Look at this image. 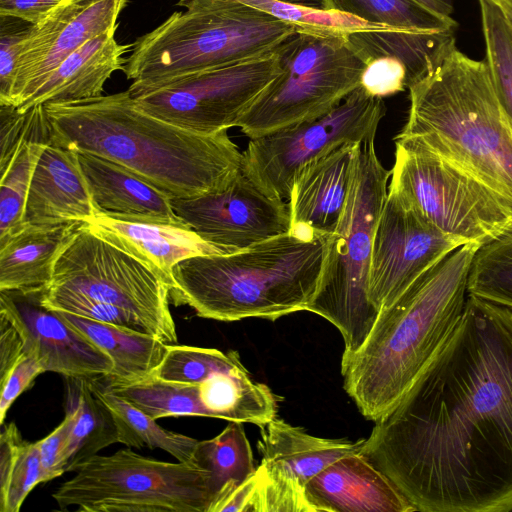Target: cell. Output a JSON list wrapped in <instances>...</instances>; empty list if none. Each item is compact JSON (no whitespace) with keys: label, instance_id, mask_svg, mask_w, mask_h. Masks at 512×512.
<instances>
[{"label":"cell","instance_id":"1","mask_svg":"<svg viewBox=\"0 0 512 512\" xmlns=\"http://www.w3.org/2000/svg\"><path fill=\"white\" fill-rule=\"evenodd\" d=\"M364 441L416 511H512V309L469 294L444 345Z\"/></svg>","mask_w":512,"mask_h":512},{"label":"cell","instance_id":"2","mask_svg":"<svg viewBox=\"0 0 512 512\" xmlns=\"http://www.w3.org/2000/svg\"><path fill=\"white\" fill-rule=\"evenodd\" d=\"M45 109L50 145L118 163L172 199L223 189L241 171L243 153L228 130L174 125L140 109L128 90Z\"/></svg>","mask_w":512,"mask_h":512},{"label":"cell","instance_id":"3","mask_svg":"<svg viewBox=\"0 0 512 512\" xmlns=\"http://www.w3.org/2000/svg\"><path fill=\"white\" fill-rule=\"evenodd\" d=\"M479 244L453 251L379 311L364 343L342 356L346 393L368 420L392 409L432 361L458 324Z\"/></svg>","mask_w":512,"mask_h":512},{"label":"cell","instance_id":"4","mask_svg":"<svg viewBox=\"0 0 512 512\" xmlns=\"http://www.w3.org/2000/svg\"><path fill=\"white\" fill-rule=\"evenodd\" d=\"M329 237L304 240L287 232L233 253L186 258L173 267L170 300L199 317L226 322L306 311Z\"/></svg>","mask_w":512,"mask_h":512},{"label":"cell","instance_id":"5","mask_svg":"<svg viewBox=\"0 0 512 512\" xmlns=\"http://www.w3.org/2000/svg\"><path fill=\"white\" fill-rule=\"evenodd\" d=\"M407 88L410 107L399 135L419 138L512 200V120L486 61L455 45Z\"/></svg>","mask_w":512,"mask_h":512},{"label":"cell","instance_id":"6","mask_svg":"<svg viewBox=\"0 0 512 512\" xmlns=\"http://www.w3.org/2000/svg\"><path fill=\"white\" fill-rule=\"evenodd\" d=\"M172 13L132 43L123 72L155 83L268 55L298 26L238 0H179Z\"/></svg>","mask_w":512,"mask_h":512},{"label":"cell","instance_id":"7","mask_svg":"<svg viewBox=\"0 0 512 512\" xmlns=\"http://www.w3.org/2000/svg\"><path fill=\"white\" fill-rule=\"evenodd\" d=\"M390 175L376 153L374 139L363 141L343 213L329 237L318 289L306 309L340 331L342 356L361 347L379 314L368 297L369 272L374 231Z\"/></svg>","mask_w":512,"mask_h":512},{"label":"cell","instance_id":"8","mask_svg":"<svg viewBox=\"0 0 512 512\" xmlns=\"http://www.w3.org/2000/svg\"><path fill=\"white\" fill-rule=\"evenodd\" d=\"M276 53L280 75L237 125L250 139L319 118L360 86L365 63L346 33L298 27Z\"/></svg>","mask_w":512,"mask_h":512},{"label":"cell","instance_id":"9","mask_svg":"<svg viewBox=\"0 0 512 512\" xmlns=\"http://www.w3.org/2000/svg\"><path fill=\"white\" fill-rule=\"evenodd\" d=\"M388 189L437 229L463 244L485 243L512 229V200L414 136L397 135Z\"/></svg>","mask_w":512,"mask_h":512},{"label":"cell","instance_id":"10","mask_svg":"<svg viewBox=\"0 0 512 512\" xmlns=\"http://www.w3.org/2000/svg\"><path fill=\"white\" fill-rule=\"evenodd\" d=\"M52 494L61 510L208 512L216 498L210 474L193 463L147 458L131 449L94 455Z\"/></svg>","mask_w":512,"mask_h":512},{"label":"cell","instance_id":"11","mask_svg":"<svg viewBox=\"0 0 512 512\" xmlns=\"http://www.w3.org/2000/svg\"><path fill=\"white\" fill-rule=\"evenodd\" d=\"M45 289L117 306L165 343L177 342L168 285L143 262L95 234L85 223L58 257Z\"/></svg>","mask_w":512,"mask_h":512},{"label":"cell","instance_id":"12","mask_svg":"<svg viewBox=\"0 0 512 512\" xmlns=\"http://www.w3.org/2000/svg\"><path fill=\"white\" fill-rule=\"evenodd\" d=\"M280 73L275 50L160 82H132L128 92L140 109L155 117L196 133L213 134L237 126Z\"/></svg>","mask_w":512,"mask_h":512},{"label":"cell","instance_id":"13","mask_svg":"<svg viewBox=\"0 0 512 512\" xmlns=\"http://www.w3.org/2000/svg\"><path fill=\"white\" fill-rule=\"evenodd\" d=\"M385 113L383 99L359 86L319 118L250 139L241 170L267 195L287 201L304 165L339 145L375 139Z\"/></svg>","mask_w":512,"mask_h":512},{"label":"cell","instance_id":"14","mask_svg":"<svg viewBox=\"0 0 512 512\" xmlns=\"http://www.w3.org/2000/svg\"><path fill=\"white\" fill-rule=\"evenodd\" d=\"M463 245L388 189L374 231L368 286L371 303L378 311L388 307L417 279Z\"/></svg>","mask_w":512,"mask_h":512},{"label":"cell","instance_id":"15","mask_svg":"<svg viewBox=\"0 0 512 512\" xmlns=\"http://www.w3.org/2000/svg\"><path fill=\"white\" fill-rule=\"evenodd\" d=\"M174 212L223 254L249 248L290 230L288 202L267 195L242 170L225 188L173 198Z\"/></svg>","mask_w":512,"mask_h":512},{"label":"cell","instance_id":"16","mask_svg":"<svg viewBox=\"0 0 512 512\" xmlns=\"http://www.w3.org/2000/svg\"><path fill=\"white\" fill-rule=\"evenodd\" d=\"M127 0H65L22 42L11 106L19 107L46 77L88 40L117 26Z\"/></svg>","mask_w":512,"mask_h":512},{"label":"cell","instance_id":"17","mask_svg":"<svg viewBox=\"0 0 512 512\" xmlns=\"http://www.w3.org/2000/svg\"><path fill=\"white\" fill-rule=\"evenodd\" d=\"M43 289L0 291V314L18 330L24 351L35 357L45 372L64 377L108 375L113 367L110 357L42 303Z\"/></svg>","mask_w":512,"mask_h":512},{"label":"cell","instance_id":"18","mask_svg":"<svg viewBox=\"0 0 512 512\" xmlns=\"http://www.w3.org/2000/svg\"><path fill=\"white\" fill-rule=\"evenodd\" d=\"M361 143L339 145L297 172L287 200L291 220L289 232L304 240L335 232L348 197Z\"/></svg>","mask_w":512,"mask_h":512},{"label":"cell","instance_id":"19","mask_svg":"<svg viewBox=\"0 0 512 512\" xmlns=\"http://www.w3.org/2000/svg\"><path fill=\"white\" fill-rule=\"evenodd\" d=\"M313 512H412L413 505L362 453L330 464L305 485Z\"/></svg>","mask_w":512,"mask_h":512},{"label":"cell","instance_id":"20","mask_svg":"<svg viewBox=\"0 0 512 512\" xmlns=\"http://www.w3.org/2000/svg\"><path fill=\"white\" fill-rule=\"evenodd\" d=\"M97 214L78 152L46 145L32 174L26 224L86 223Z\"/></svg>","mask_w":512,"mask_h":512},{"label":"cell","instance_id":"21","mask_svg":"<svg viewBox=\"0 0 512 512\" xmlns=\"http://www.w3.org/2000/svg\"><path fill=\"white\" fill-rule=\"evenodd\" d=\"M95 234L134 256L170 288L172 270L180 261L197 255L223 254L189 225L161 221L121 220L97 214L85 223Z\"/></svg>","mask_w":512,"mask_h":512},{"label":"cell","instance_id":"22","mask_svg":"<svg viewBox=\"0 0 512 512\" xmlns=\"http://www.w3.org/2000/svg\"><path fill=\"white\" fill-rule=\"evenodd\" d=\"M117 26L88 40L64 59L19 107L25 111L35 105L68 103L102 96L111 75L124 69L132 44L115 39Z\"/></svg>","mask_w":512,"mask_h":512},{"label":"cell","instance_id":"23","mask_svg":"<svg viewBox=\"0 0 512 512\" xmlns=\"http://www.w3.org/2000/svg\"><path fill=\"white\" fill-rule=\"evenodd\" d=\"M78 156L98 214L188 225L174 212L172 198L124 166L90 153Z\"/></svg>","mask_w":512,"mask_h":512},{"label":"cell","instance_id":"24","mask_svg":"<svg viewBox=\"0 0 512 512\" xmlns=\"http://www.w3.org/2000/svg\"><path fill=\"white\" fill-rule=\"evenodd\" d=\"M365 439H328L273 418L260 426L257 449L261 463L305 488L315 475L340 458L362 453Z\"/></svg>","mask_w":512,"mask_h":512},{"label":"cell","instance_id":"25","mask_svg":"<svg viewBox=\"0 0 512 512\" xmlns=\"http://www.w3.org/2000/svg\"><path fill=\"white\" fill-rule=\"evenodd\" d=\"M83 224H27L1 242L0 291L45 288L58 257Z\"/></svg>","mask_w":512,"mask_h":512},{"label":"cell","instance_id":"26","mask_svg":"<svg viewBox=\"0 0 512 512\" xmlns=\"http://www.w3.org/2000/svg\"><path fill=\"white\" fill-rule=\"evenodd\" d=\"M62 318L86 335L111 359V372L103 376L112 381H134L152 374L160 364L167 343L145 332L57 311Z\"/></svg>","mask_w":512,"mask_h":512},{"label":"cell","instance_id":"27","mask_svg":"<svg viewBox=\"0 0 512 512\" xmlns=\"http://www.w3.org/2000/svg\"><path fill=\"white\" fill-rule=\"evenodd\" d=\"M455 32L389 28L355 31L346 34V37L364 63L380 55L400 59L408 70L409 85L432 70L456 45Z\"/></svg>","mask_w":512,"mask_h":512},{"label":"cell","instance_id":"28","mask_svg":"<svg viewBox=\"0 0 512 512\" xmlns=\"http://www.w3.org/2000/svg\"><path fill=\"white\" fill-rule=\"evenodd\" d=\"M65 412L72 415L65 472L76 468L100 450L119 442L118 429L109 408L94 392L90 378L65 376Z\"/></svg>","mask_w":512,"mask_h":512},{"label":"cell","instance_id":"29","mask_svg":"<svg viewBox=\"0 0 512 512\" xmlns=\"http://www.w3.org/2000/svg\"><path fill=\"white\" fill-rule=\"evenodd\" d=\"M208 417L263 426L277 414V398L246 368L217 373L198 384Z\"/></svg>","mask_w":512,"mask_h":512},{"label":"cell","instance_id":"30","mask_svg":"<svg viewBox=\"0 0 512 512\" xmlns=\"http://www.w3.org/2000/svg\"><path fill=\"white\" fill-rule=\"evenodd\" d=\"M90 382L94 392L115 419L119 443L138 449L144 446L159 448L179 462L193 463L199 440L164 429L155 419L108 389L99 377L90 378Z\"/></svg>","mask_w":512,"mask_h":512},{"label":"cell","instance_id":"31","mask_svg":"<svg viewBox=\"0 0 512 512\" xmlns=\"http://www.w3.org/2000/svg\"><path fill=\"white\" fill-rule=\"evenodd\" d=\"M99 378L108 389L155 420L180 416L208 417L199 397L198 384L166 381L152 374L134 381Z\"/></svg>","mask_w":512,"mask_h":512},{"label":"cell","instance_id":"32","mask_svg":"<svg viewBox=\"0 0 512 512\" xmlns=\"http://www.w3.org/2000/svg\"><path fill=\"white\" fill-rule=\"evenodd\" d=\"M46 482L37 443L25 441L15 423L0 434V512H18L33 488Z\"/></svg>","mask_w":512,"mask_h":512},{"label":"cell","instance_id":"33","mask_svg":"<svg viewBox=\"0 0 512 512\" xmlns=\"http://www.w3.org/2000/svg\"><path fill=\"white\" fill-rule=\"evenodd\" d=\"M243 424L230 421L217 436L196 445L193 464L210 474L216 497L226 485L241 483L256 469Z\"/></svg>","mask_w":512,"mask_h":512},{"label":"cell","instance_id":"34","mask_svg":"<svg viewBox=\"0 0 512 512\" xmlns=\"http://www.w3.org/2000/svg\"><path fill=\"white\" fill-rule=\"evenodd\" d=\"M321 6L366 22L400 30H455L452 17L439 15L414 0H320Z\"/></svg>","mask_w":512,"mask_h":512},{"label":"cell","instance_id":"35","mask_svg":"<svg viewBox=\"0 0 512 512\" xmlns=\"http://www.w3.org/2000/svg\"><path fill=\"white\" fill-rule=\"evenodd\" d=\"M46 144H22L0 167V243L22 230L32 174Z\"/></svg>","mask_w":512,"mask_h":512},{"label":"cell","instance_id":"36","mask_svg":"<svg viewBox=\"0 0 512 512\" xmlns=\"http://www.w3.org/2000/svg\"><path fill=\"white\" fill-rule=\"evenodd\" d=\"M468 293L512 309V229L478 249Z\"/></svg>","mask_w":512,"mask_h":512},{"label":"cell","instance_id":"37","mask_svg":"<svg viewBox=\"0 0 512 512\" xmlns=\"http://www.w3.org/2000/svg\"><path fill=\"white\" fill-rule=\"evenodd\" d=\"M243 368L245 366L237 351L224 353L217 349L174 343L167 344L163 359L152 375L171 382L199 384L217 373Z\"/></svg>","mask_w":512,"mask_h":512},{"label":"cell","instance_id":"38","mask_svg":"<svg viewBox=\"0 0 512 512\" xmlns=\"http://www.w3.org/2000/svg\"><path fill=\"white\" fill-rule=\"evenodd\" d=\"M491 81L512 120V28L491 0H478Z\"/></svg>","mask_w":512,"mask_h":512},{"label":"cell","instance_id":"39","mask_svg":"<svg viewBox=\"0 0 512 512\" xmlns=\"http://www.w3.org/2000/svg\"><path fill=\"white\" fill-rule=\"evenodd\" d=\"M238 1L262 10L279 20L303 28L331 30L346 34L362 30L389 29L388 27L366 22L350 14L292 0Z\"/></svg>","mask_w":512,"mask_h":512},{"label":"cell","instance_id":"40","mask_svg":"<svg viewBox=\"0 0 512 512\" xmlns=\"http://www.w3.org/2000/svg\"><path fill=\"white\" fill-rule=\"evenodd\" d=\"M27 142L51 144V126L45 105H35L25 111L0 105V167Z\"/></svg>","mask_w":512,"mask_h":512},{"label":"cell","instance_id":"41","mask_svg":"<svg viewBox=\"0 0 512 512\" xmlns=\"http://www.w3.org/2000/svg\"><path fill=\"white\" fill-rule=\"evenodd\" d=\"M42 303L55 311L67 312L121 328L151 334L138 318L127 311L81 295L44 288Z\"/></svg>","mask_w":512,"mask_h":512},{"label":"cell","instance_id":"42","mask_svg":"<svg viewBox=\"0 0 512 512\" xmlns=\"http://www.w3.org/2000/svg\"><path fill=\"white\" fill-rule=\"evenodd\" d=\"M32 25L21 18L0 15V105H11L17 61Z\"/></svg>","mask_w":512,"mask_h":512},{"label":"cell","instance_id":"43","mask_svg":"<svg viewBox=\"0 0 512 512\" xmlns=\"http://www.w3.org/2000/svg\"><path fill=\"white\" fill-rule=\"evenodd\" d=\"M408 85V70L398 58L380 55L365 62L360 86L372 96L384 98L402 92Z\"/></svg>","mask_w":512,"mask_h":512},{"label":"cell","instance_id":"44","mask_svg":"<svg viewBox=\"0 0 512 512\" xmlns=\"http://www.w3.org/2000/svg\"><path fill=\"white\" fill-rule=\"evenodd\" d=\"M45 370L39 361L24 353L10 370L7 376L0 381L1 397H0V424H4L6 414L17 399V397L25 390L32 386L34 379L44 373Z\"/></svg>","mask_w":512,"mask_h":512},{"label":"cell","instance_id":"45","mask_svg":"<svg viewBox=\"0 0 512 512\" xmlns=\"http://www.w3.org/2000/svg\"><path fill=\"white\" fill-rule=\"evenodd\" d=\"M72 424V415L65 412L64 420L49 435L36 442L46 482L66 473L65 452Z\"/></svg>","mask_w":512,"mask_h":512},{"label":"cell","instance_id":"46","mask_svg":"<svg viewBox=\"0 0 512 512\" xmlns=\"http://www.w3.org/2000/svg\"><path fill=\"white\" fill-rule=\"evenodd\" d=\"M65 0H0V15L21 18L36 25Z\"/></svg>","mask_w":512,"mask_h":512},{"label":"cell","instance_id":"47","mask_svg":"<svg viewBox=\"0 0 512 512\" xmlns=\"http://www.w3.org/2000/svg\"><path fill=\"white\" fill-rule=\"evenodd\" d=\"M26 353L23 340L15 326L0 314V376L5 378Z\"/></svg>","mask_w":512,"mask_h":512},{"label":"cell","instance_id":"48","mask_svg":"<svg viewBox=\"0 0 512 512\" xmlns=\"http://www.w3.org/2000/svg\"><path fill=\"white\" fill-rule=\"evenodd\" d=\"M427 9L445 16L451 17V14L454 11L453 5L449 0H414Z\"/></svg>","mask_w":512,"mask_h":512},{"label":"cell","instance_id":"49","mask_svg":"<svg viewBox=\"0 0 512 512\" xmlns=\"http://www.w3.org/2000/svg\"><path fill=\"white\" fill-rule=\"evenodd\" d=\"M501 10L512 28V0H491Z\"/></svg>","mask_w":512,"mask_h":512}]
</instances>
